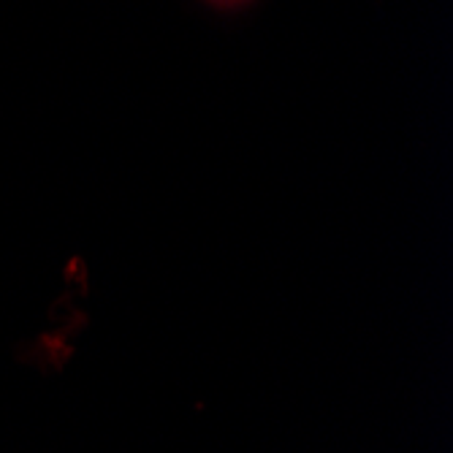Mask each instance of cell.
Masks as SVG:
<instances>
[{
    "instance_id": "1",
    "label": "cell",
    "mask_w": 453,
    "mask_h": 453,
    "mask_svg": "<svg viewBox=\"0 0 453 453\" xmlns=\"http://www.w3.org/2000/svg\"><path fill=\"white\" fill-rule=\"evenodd\" d=\"M207 4H212L215 9H239L244 4H250V0H207Z\"/></svg>"
}]
</instances>
